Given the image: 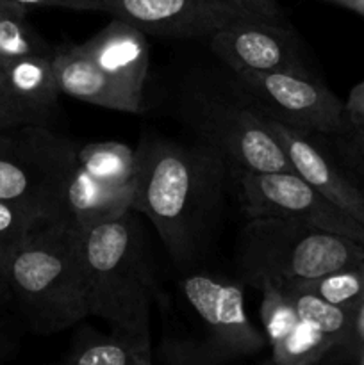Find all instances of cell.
Masks as SVG:
<instances>
[{"label":"cell","instance_id":"cell-1","mask_svg":"<svg viewBox=\"0 0 364 365\" xmlns=\"http://www.w3.org/2000/svg\"><path fill=\"white\" fill-rule=\"evenodd\" d=\"M132 210L152 221L170 259L189 267L207 253L223 203L228 166L196 143L181 145L161 135H143Z\"/></svg>","mask_w":364,"mask_h":365},{"label":"cell","instance_id":"cell-2","mask_svg":"<svg viewBox=\"0 0 364 365\" xmlns=\"http://www.w3.org/2000/svg\"><path fill=\"white\" fill-rule=\"evenodd\" d=\"M0 277L34 334H57L89 316L82 232L66 217L36 228L0 262Z\"/></svg>","mask_w":364,"mask_h":365},{"label":"cell","instance_id":"cell-3","mask_svg":"<svg viewBox=\"0 0 364 365\" xmlns=\"http://www.w3.org/2000/svg\"><path fill=\"white\" fill-rule=\"evenodd\" d=\"M177 114L228 168L246 171H293L264 114L232 73L231 78L191 77L177 95ZM295 173V171H293Z\"/></svg>","mask_w":364,"mask_h":365},{"label":"cell","instance_id":"cell-4","mask_svg":"<svg viewBox=\"0 0 364 365\" xmlns=\"http://www.w3.org/2000/svg\"><path fill=\"white\" fill-rule=\"evenodd\" d=\"M131 212L82 232L89 316L103 319L109 328L150 335L152 271Z\"/></svg>","mask_w":364,"mask_h":365},{"label":"cell","instance_id":"cell-5","mask_svg":"<svg viewBox=\"0 0 364 365\" xmlns=\"http://www.w3.org/2000/svg\"><path fill=\"white\" fill-rule=\"evenodd\" d=\"M363 260V242L282 217H248L234 255L241 282L253 287L314 280Z\"/></svg>","mask_w":364,"mask_h":365},{"label":"cell","instance_id":"cell-6","mask_svg":"<svg viewBox=\"0 0 364 365\" xmlns=\"http://www.w3.org/2000/svg\"><path fill=\"white\" fill-rule=\"evenodd\" d=\"M79 143L46 125L0 128V200L45 223L64 217V189L77 168Z\"/></svg>","mask_w":364,"mask_h":365},{"label":"cell","instance_id":"cell-7","mask_svg":"<svg viewBox=\"0 0 364 365\" xmlns=\"http://www.w3.org/2000/svg\"><path fill=\"white\" fill-rule=\"evenodd\" d=\"M228 171L239 187L246 217H282L364 245V225L293 171Z\"/></svg>","mask_w":364,"mask_h":365},{"label":"cell","instance_id":"cell-8","mask_svg":"<svg viewBox=\"0 0 364 365\" xmlns=\"http://www.w3.org/2000/svg\"><path fill=\"white\" fill-rule=\"evenodd\" d=\"M257 109L295 130L334 138L350 132L345 102L314 75L232 71Z\"/></svg>","mask_w":364,"mask_h":365},{"label":"cell","instance_id":"cell-9","mask_svg":"<svg viewBox=\"0 0 364 365\" xmlns=\"http://www.w3.org/2000/svg\"><path fill=\"white\" fill-rule=\"evenodd\" d=\"M181 291L206 328L203 339L227 362L256 355L268 344L246 316L241 284L193 271L181 280Z\"/></svg>","mask_w":364,"mask_h":365},{"label":"cell","instance_id":"cell-10","mask_svg":"<svg viewBox=\"0 0 364 365\" xmlns=\"http://www.w3.org/2000/svg\"><path fill=\"white\" fill-rule=\"evenodd\" d=\"M211 52L231 71L313 75L291 24L243 18L211 36Z\"/></svg>","mask_w":364,"mask_h":365},{"label":"cell","instance_id":"cell-11","mask_svg":"<svg viewBox=\"0 0 364 365\" xmlns=\"http://www.w3.org/2000/svg\"><path fill=\"white\" fill-rule=\"evenodd\" d=\"M106 13L146 36L170 39L211 38L220 29L250 18L234 0H107Z\"/></svg>","mask_w":364,"mask_h":365},{"label":"cell","instance_id":"cell-12","mask_svg":"<svg viewBox=\"0 0 364 365\" xmlns=\"http://www.w3.org/2000/svg\"><path fill=\"white\" fill-rule=\"evenodd\" d=\"M266 123L280 143L293 171L364 225V191L341 163L330 138L295 130L270 118Z\"/></svg>","mask_w":364,"mask_h":365},{"label":"cell","instance_id":"cell-13","mask_svg":"<svg viewBox=\"0 0 364 365\" xmlns=\"http://www.w3.org/2000/svg\"><path fill=\"white\" fill-rule=\"evenodd\" d=\"M54 71L63 95L91 106L120 113H143V98H138L113 81L81 45L56 46L52 53Z\"/></svg>","mask_w":364,"mask_h":365},{"label":"cell","instance_id":"cell-14","mask_svg":"<svg viewBox=\"0 0 364 365\" xmlns=\"http://www.w3.org/2000/svg\"><path fill=\"white\" fill-rule=\"evenodd\" d=\"M81 46L116 84L143 98L150 61L145 32L113 16L102 31Z\"/></svg>","mask_w":364,"mask_h":365},{"label":"cell","instance_id":"cell-15","mask_svg":"<svg viewBox=\"0 0 364 365\" xmlns=\"http://www.w3.org/2000/svg\"><path fill=\"white\" fill-rule=\"evenodd\" d=\"M134 195L136 184L123 187L102 184L77 164L64 189V217L86 232L131 212Z\"/></svg>","mask_w":364,"mask_h":365},{"label":"cell","instance_id":"cell-16","mask_svg":"<svg viewBox=\"0 0 364 365\" xmlns=\"http://www.w3.org/2000/svg\"><path fill=\"white\" fill-rule=\"evenodd\" d=\"M52 53L0 63L11 96L32 125H46V120L56 110L59 95H63L54 71Z\"/></svg>","mask_w":364,"mask_h":365},{"label":"cell","instance_id":"cell-17","mask_svg":"<svg viewBox=\"0 0 364 365\" xmlns=\"http://www.w3.org/2000/svg\"><path fill=\"white\" fill-rule=\"evenodd\" d=\"M71 365H152L153 348L150 335L116 330L100 331L79 323L63 356Z\"/></svg>","mask_w":364,"mask_h":365},{"label":"cell","instance_id":"cell-18","mask_svg":"<svg viewBox=\"0 0 364 365\" xmlns=\"http://www.w3.org/2000/svg\"><path fill=\"white\" fill-rule=\"evenodd\" d=\"M77 164L95 180L116 187L136 184L139 170L138 152L118 141L81 145L77 150Z\"/></svg>","mask_w":364,"mask_h":365},{"label":"cell","instance_id":"cell-19","mask_svg":"<svg viewBox=\"0 0 364 365\" xmlns=\"http://www.w3.org/2000/svg\"><path fill=\"white\" fill-rule=\"evenodd\" d=\"M52 46L29 24L27 7L0 6V63L25 56H50Z\"/></svg>","mask_w":364,"mask_h":365},{"label":"cell","instance_id":"cell-20","mask_svg":"<svg viewBox=\"0 0 364 365\" xmlns=\"http://www.w3.org/2000/svg\"><path fill=\"white\" fill-rule=\"evenodd\" d=\"M335 339L310 324L298 321L288 335L270 346L271 364L277 365H313L321 364L335 348Z\"/></svg>","mask_w":364,"mask_h":365},{"label":"cell","instance_id":"cell-21","mask_svg":"<svg viewBox=\"0 0 364 365\" xmlns=\"http://www.w3.org/2000/svg\"><path fill=\"white\" fill-rule=\"evenodd\" d=\"M277 287L291 299L300 321L334 337L335 342H338L335 348L341 344V341L346 335V330L350 327L352 310L332 305V303L325 302L320 296L313 294L309 291H303V289L293 287V285H277Z\"/></svg>","mask_w":364,"mask_h":365},{"label":"cell","instance_id":"cell-22","mask_svg":"<svg viewBox=\"0 0 364 365\" xmlns=\"http://www.w3.org/2000/svg\"><path fill=\"white\" fill-rule=\"evenodd\" d=\"M257 289L263 294V298H261V323L264 327L268 346H273L298 324L300 317L291 299L277 285L266 282Z\"/></svg>","mask_w":364,"mask_h":365},{"label":"cell","instance_id":"cell-23","mask_svg":"<svg viewBox=\"0 0 364 365\" xmlns=\"http://www.w3.org/2000/svg\"><path fill=\"white\" fill-rule=\"evenodd\" d=\"M49 225L16 203L0 200V262L20 248L36 228Z\"/></svg>","mask_w":364,"mask_h":365},{"label":"cell","instance_id":"cell-24","mask_svg":"<svg viewBox=\"0 0 364 365\" xmlns=\"http://www.w3.org/2000/svg\"><path fill=\"white\" fill-rule=\"evenodd\" d=\"M157 360L170 365H218L227 362L206 339H166L157 349Z\"/></svg>","mask_w":364,"mask_h":365},{"label":"cell","instance_id":"cell-25","mask_svg":"<svg viewBox=\"0 0 364 365\" xmlns=\"http://www.w3.org/2000/svg\"><path fill=\"white\" fill-rule=\"evenodd\" d=\"M335 153L364 191V132L350 130L330 138Z\"/></svg>","mask_w":364,"mask_h":365},{"label":"cell","instance_id":"cell-26","mask_svg":"<svg viewBox=\"0 0 364 365\" xmlns=\"http://www.w3.org/2000/svg\"><path fill=\"white\" fill-rule=\"evenodd\" d=\"M360 348H364V299L355 307V309H352L350 327L348 330H346V335L341 341V344H339L338 348L332 349L323 362H328V360H334V362H346V360H348L353 353L359 351Z\"/></svg>","mask_w":364,"mask_h":365},{"label":"cell","instance_id":"cell-27","mask_svg":"<svg viewBox=\"0 0 364 365\" xmlns=\"http://www.w3.org/2000/svg\"><path fill=\"white\" fill-rule=\"evenodd\" d=\"M250 18L253 20L270 21V24L289 25L284 11L277 0H234Z\"/></svg>","mask_w":364,"mask_h":365},{"label":"cell","instance_id":"cell-28","mask_svg":"<svg viewBox=\"0 0 364 365\" xmlns=\"http://www.w3.org/2000/svg\"><path fill=\"white\" fill-rule=\"evenodd\" d=\"M24 7H61L71 11H102L106 13L107 0H11Z\"/></svg>","mask_w":364,"mask_h":365},{"label":"cell","instance_id":"cell-29","mask_svg":"<svg viewBox=\"0 0 364 365\" xmlns=\"http://www.w3.org/2000/svg\"><path fill=\"white\" fill-rule=\"evenodd\" d=\"M345 110L350 130L364 132V81L350 89L345 100Z\"/></svg>","mask_w":364,"mask_h":365},{"label":"cell","instance_id":"cell-30","mask_svg":"<svg viewBox=\"0 0 364 365\" xmlns=\"http://www.w3.org/2000/svg\"><path fill=\"white\" fill-rule=\"evenodd\" d=\"M9 303H13V296H11V291L9 287H7L6 282H4V278L0 277V312H2ZM16 339H14V335L11 334V331L4 327L2 321H0V362L11 359V356L16 353Z\"/></svg>","mask_w":364,"mask_h":365},{"label":"cell","instance_id":"cell-31","mask_svg":"<svg viewBox=\"0 0 364 365\" xmlns=\"http://www.w3.org/2000/svg\"><path fill=\"white\" fill-rule=\"evenodd\" d=\"M0 116L9 120L13 125H32L29 118L25 116L24 110L16 106V102L11 96L6 82H4L2 70H0Z\"/></svg>","mask_w":364,"mask_h":365},{"label":"cell","instance_id":"cell-32","mask_svg":"<svg viewBox=\"0 0 364 365\" xmlns=\"http://www.w3.org/2000/svg\"><path fill=\"white\" fill-rule=\"evenodd\" d=\"M323 2L345 7V9L352 11V13L359 14V16L364 18V0H323Z\"/></svg>","mask_w":364,"mask_h":365},{"label":"cell","instance_id":"cell-33","mask_svg":"<svg viewBox=\"0 0 364 365\" xmlns=\"http://www.w3.org/2000/svg\"><path fill=\"white\" fill-rule=\"evenodd\" d=\"M346 362H355V364H359V365H364V348H360L359 351L353 353V355L350 356V359L346 360Z\"/></svg>","mask_w":364,"mask_h":365},{"label":"cell","instance_id":"cell-34","mask_svg":"<svg viewBox=\"0 0 364 365\" xmlns=\"http://www.w3.org/2000/svg\"><path fill=\"white\" fill-rule=\"evenodd\" d=\"M7 127H16V125H13L9 120H6L4 116H0V128H7Z\"/></svg>","mask_w":364,"mask_h":365},{"label":"cell","instance_id":"cell-35","mask_svg":"<svg viewBox=\"0 0 364 365\" xmlns=\"http://www.w3.org/2000/svg\"><path fill=\"white\" fill-rule=\"evenodd\" d=\"M6 4H14V2H11V0H0V6H6Z\"/></svg>","mask_w":364,"mask_h":365}]
</instances>
